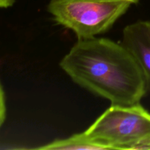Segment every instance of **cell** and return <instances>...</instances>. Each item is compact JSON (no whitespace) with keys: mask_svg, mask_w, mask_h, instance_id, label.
Wrapping results in <instances>:
<instances>
[{"mask_svg":"<svg viewBox=\"0 0 150 150\" xmlns=\"http://www.w3.org/2000/svg\"><path fill=\"white\" fill-rule=\"evenodd\" d=\"M59 65L73 81L111 105L139 103L147 92L144 76L132 54L108 38L79 40Z\"/></svg>","mask_w":150,"mask_h":150,"instance_id":"cell-1","label":"cell"},{"mask_svg":"<svg viewBox=\"0 0 150 150\" xmlns=\"http://www.w3.org/2000/svg\"><path fill=\"white\" fill-rule=\"evenodd\" d=\"M84 133L106 149H150V113L139 103L111 105Z\"/></svg>","mask_w":150,"mask_h":150,"instance_id":"cell-2","label":"cell"},{"mask_svg":"<svg viewBox=\"0 0 150 150\" xmlns=\"http://www.w3.org/2000/svg\"><path fill=\"white\" fill-rule=\"evenodd\" d=\"M131 4L125 0H51L48 11L57 23L83 40L109 30Z\"/></svg>","mask_w":150,"mask_h":150,"instance_id":"cell-3","label":"cell"},{"mask_svg":"<svg viewBox=\"0 0 150 150\" xmlns=\"http://www.w3.org/2000/svg\"><path fill=\"white\" fill-rule=\"evenodd\" d=\"M121 43L140 67L150 93V21H139L125 26Z\"/></svg>","mask_w":150,"mask_h":150,"instance_id":"cell-4","label":"cell"},{"mask_svg":"<svg viewBox=\"0 0 150 150\" xmlns=\"http://www.w3.org/2000/svg\"><path fill=\"white\" fill-rule=\"evenodd\" d=\"M36 149L42 150H96L106 149L103 146L92 142L84 132L74 134L67 139L56 140Z\"/></svg>","mask_w":150,"mask_h":150,"instance_id":"cell-5","label":"cell"},{"mask_svg":"<svg viewBox=\"0 0 150 150\" xmlns=\"http://www.w3.org/2000/svg\"><path fill=\"white\" fill-rule=\"evenodd\" d=\"M6 119V98L2 84L0 89V125L2 126Z\"/></svg>","mask_w":150,"mask_h":150,"instance_id":"cell-6","label":"cell"},{"mask_svg":"<svg viewBox=\"0 0 150 150\" xmlns=\"http://www.w3.org/2000/svg\"><path fill=\"white\" fill-rule=\"evenodd\" d=\"M16 0H0V7L1 8H8L14 4Z\"/></svg>","mask_w":150,"mask_h":150,"instance_id":"cell-7","label":"cell"},{"mask_svg":"<svg viewBox=\"0 0 150 150\" xmlns=\"http://www.w3.org/2000/svg\"><path fill=\"white\" fill-rule=\"evenodd\" d=\"M125 1H128L130 2H131L132 4H137L139 2V0H125Z\"/></svg>","mask_w":150,"mask_h":150,"instance_id":"cell-8","label":"cell"}]
</instances>
